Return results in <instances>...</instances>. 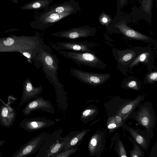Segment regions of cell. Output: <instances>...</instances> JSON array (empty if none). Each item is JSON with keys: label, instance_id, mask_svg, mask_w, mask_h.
<instances>
[{"label": "cell", "instance_id": "6da1fadb", "mask_svg": "<svg viewBox=\"0 0 157 157\" xmlns=\"http://www.w3.org/2000/svg\"><path fill=\"white\" fill-rule=\"evenodd\" d=\"M52 52L51 48L45 44L39 49L33 62L38 70L42 67L46 78L55 88L57 103L62 109H64L68 106L67 93L57 76L59 60Z\"/></svg>", "mask_w": 157, "mask_h": 157}, {"label": "cell", "instance_id": "7a4b0ae2", "mask_svg": "<svg viewBox=\"0 0 157 157\" xmlns=\"http://www.w3.org/2000/svg\"><path fill=\"white\" fill-rule=\"evenodd\" d=\"M45 44L43 38L37 31L32 36L12 35L0 38V52H19L31 64L39 49Z\"/></svg>", "mask_w": 157, "mask_h": 157}, {"label": "cell", "instance_id": "3957f363", "mask_svg": "<svg viewBox=\"0 0 157 157\" xmlns=\"http://www.w3.org/2000/svg\"><path fill=\"white\" fill-rule=\"evenodd\" d=\"M63 130L58 129L47 138L40 149L36 154L35 157H55L60 152L75 133V131L69 133L65 137L61 134Z\"/></svg>", "mask_w": 157, "mask_h": 157}, {"label": "cell", "instance_id": "277c9868", "mask_svg": "<svg viewBox=\"0 0 157 157\" xmlns=\"http://www.w3.org/2000/svg\"><path fill=\"white\" fill-rule=\"evenodd\" d=\"M137 110L134 111L129 115L128 119H132L142 126L145 131L152 139L154 136L156 118L152 105L150 102H146L140 104Z\"/></svg>", "mask_w": 157, "mask_h": 157}, {"label": "cell", "instance_id": "5b68a950", "mask_svg": "<svg viewBox=\"0 0 157 157\" xmlns=\"http://www.w3.org/2000/svg\"><path fill=\"white\" fill-rule=\"evenodd\" d=\"M72 14L71 13H58L44 10L36 16L30 25L34 29L43 30L53 26L59 21Z\"/></svg>", "mask_w": 157, "mask_h": 157}, {"label": "cell", "instance_id": "8992f818", "mask_svg": "<svg viewBox=\"0 0 157 157\" xmlns=\"http://www.w3.org/2000/svg\"><path fill=\"white\" fill-rule=\"evenodd\" d=\"M58 52L64 57L78 64L91 67H96L99 63L98 58L91 52L64 50Z\"/></svg>", "mask_w": 157, "mask_h": 157}, {"label": "cell", "instance_id": "52a82bcc", "mask_svg": "<svg viewBox=\"0 0 157 157\" xmlns=\"http://www.w3.org/2000/svg\"><path fill=\"white\" fill-rule=\"evenodd\" d=\"M49 135L45 132L39 134L21 147L12 157H25L35 154L40 150Z\"/></svg>", "mask_w": 157, "mask_h": 157}, {"label": "cell", "instance_id": "ba28073f", "mask_svg": "<svg viewBox=\"0 0 157 157\" xmlns=\"http://www.w3.org/2000/svg\"><path fill=\"white\" fill-rule=\"evenodd\" d=\"M70 71L72 75L80 82L94 86L103 84L108 80L110 76L108 74L95 73L74 68L70 69Z\"/></svg>", "mask_w": 157, "mask_h": 157}, {"label": "cell", "instance_id": "9c48e42d", "mask_svg": "<svg viewBox=\"0 0 157 157\" xmlns=\"http://www.w3.org/2000/svg\"><path fill=\"white\" fill-rule=\"evenodd\" d=\"M51 47L58 52L61 50L92 52L93 44L90 42L82 41L58 42L49 43Z\"/></svg>", "mask_w": 157, "mask_h": 157}, {"label": "cell", "instance_id": "30bf717a", "mask_svg": "<svg viewBox=\"0 0 157 157\" xmlns=\"http://www.w3.org/2000/svg\"><path fill=\"white\" fill-rule=\"evenodd\" d=\"M16 100L12 95L8 97L6 103L3 101L0 107V124L4 127L9 128L14 123L16 117L15 109L12 107L11 104Z\"/></svg>", "mask_w": 157, "mask_h": 157}, {"label": "cell", "instance_id": "8fae6325", "mask_svg": "<svg viewBox=\"0 0 157 157\" xmlns=\"http://www.w3.org/2000/svg\"><path fill=\"white\" fill-rule=\"evenodd\" d=\"M106 130H98L91 136L88 146L90 156L101 155L105 148Z\"/></svg>", "mask_w": 157, "mask_h": 157}, {"label": "cell", "instance_id": "7c38bea8", "mask_svg": "<svg viewBox=\"0 0 157 157\" xmlns=\"http://www.w3.org/2000/svg\"><path fill=\"white\" fill-rule=\"evenodd\" d=\"M37 110L52 114L55 113L53 105L51 101L44 99L41 96L28 101L22 112L25 116H26L30 114L32 112Z\"/></svg>", "mask_w": 157, "mask_h": 157}, {"label": "cell", "instance_id": "4fadbf2b", "mask_svg": "<svg viewBox=\"0 0 157 157\" xmlns=\"http://www.w3.org/2000/svg\"><path fill=\"white\" fill-rule=\"evenodd\" d=\"M94 33L93 28L88 26H83L56 32L53 33L52 35L57 37L72 40L92 36Z\"/></svg>", "mask_w": 157, "mask_h": 157}, {"label": "cell", "instance_id": "5bb4252c", "mask_svg": "<svg viewBox=\"0 0 157 157\" xmlns=\"http://www.w3.org/2000/svg\"><path fill=\"white\" fill-rule=\"evenodd\" d=\"M54 121L41 117L26 118L22 120L19 126L29 132L51 127L55 124Z\"/></svg>", "mask_w": 157, "mask_h": 157}, {"label": "cell", "instance_id": "9a60e30c", "mask_svg": "<svg viewBox=\"0 0 157 157\" xmlns=\"http://www.w3.org/2000/svg\"><path fill=\"white\" fill-rule=\"evenodd\" d=\"M43 90L41 85L38 86H34L31 80L29 78H26L23 83V89L21 101L17 107V109L18 110L22 105L29 101L31 99L38 97Z\"/></svg>", "mask_w": 157, "mask_h": 157}, {"label": "cell", "instance_id": "2e32d148", "mask_svg": "<svg viewBox=\"0 0 157 157\" xmlns=\"http://www.w3.org/2000/svg\"><path fill=\"white\" fill-rule=\"evenodd\" d=\"M123 130L127 131L130 136L146 151L148 150L150 144V137L145 131L134 128L123 122L121 126Z\"/></svg>", "mask_w": 157, "mask_h": 157}, {"label": "cell", "instance_id": "e0dca14e", "mask_svg": "<svg viewBox=\"0 0 157 157\" xmlns=\"http://www.w3.org/2000/svg\"><path fill=\"white\" fill-rule=\"evenodd\" d=\"M44 10L58 13H69L73 14L80 11L81 8L78 3L75 0H69L61 3L48 6Z\"/></svg>", "mask_w": 157, "mask_h": 157}, {"label": "cell", "instance_id": "ac0fdd59", "mask_svg": "<svg viewBox=\"0 0 157 157\" xmlns=\"http://www.w3.org/2000/svg\"><path fill=\"white\" fill-rule=\"evenodd\" d=\"M145 95H139L133 100L129 99L125 102L118 111L117 114L121 117L124 122L128 119L130 114L138 107L144 100Z\"/></svg>", "mask_w": 157, "mask_h": 157}, {"label": "cell", "instance_id": "d6986e66", "mask_svg": "<svg viewBox=\"0 0 157 157\" xmlns=\"http://www.w3.org/2000/svg\"><path fill=\"white\" fill-rule=\"evenodd\" d=\"M128 100L120 98H115L105 102L104 105L108 117L113 116L117 114L122 105Z\"/></svg>", "mask_w": 157, "mask_h": 157}, {"label": "cell", "instance_id": "ffe728a7", "mask_svg": "<svg viewBox=\"0 0 157 157\" xmlns=\"http://www.w3.org/2000/svg\"><path fill=\"white\" fill-rule=\"evenodd\" d=\"M116 27L123 34L128 37L143 40H147L150 39V38L146 35L130 28L124 22L118 23Z\"/></svg>", "mask_w": 157, "mask_h": 157}, {"label": "cell", "instance_id": "44dd1931", "mask_svg": "<svg viewBox=\"0 0 157 157\" xmlns=\"http://www.w3.org/2000/svg\"><path fill=\"white\" fill-rule=\"evenodd\" d=\"M90 131V129H83L77 132L70 138V140L63 148L65 150L78 146L80 145L85 136Z\"/></svg>", "mask_w": 157, "mask_h": 157}, {"label": "cell", "instance_id": "7402d4cb", "mask_svg": "<svg viewBox=\"0 0 157 157\" xmlns=\"http://www.w3.org/2000/svg\"><path fill=\"white\" fill-rule=\"evenodd\" d=\"M98 112V108L96 106L89 105L82 112L80 117V120L83 123H87L94 120Z\"/></svg>", "mask_w": 157, "mask_h": 157}, {"label": "cell", "instance_id": "603a6c76", "mask_svg": "<svg viewBox=\"0 0 157 157\" xmlns=\"http://www.w3.org/2000/svg\"><path fill=\"white\" fill-rule=\"evenodd\" d=\"M53 2V0H34L21 7L23 10H36L45 9Z\"/></svg>", "mask_w": 157, "mask_h": 157}, {"label": "cell", "instance_id": "cb8c5ba5", "mask_svg": "<svg viewBox=\"0 0 157 157\" xmlns=\"http://www.w3.org/2000/svg\"><path fill=\"white\" fill-rule=\"evenodd\" d=\"M113 137L116 141L114 148L118 156L120 157H127L128 156L124 145L120 138L118 134L115 133Z\"/></svg>", "mask_w": 157, "mask_h": 157}, {"label": "cell", "instance_id": "d4e9b609", "mask_svg": "<svg viewBox=\"0 0 157 157\" xmlns=\"http://www.w3.org/2000/svg\"><path fill=\"white\" fill-rule=\"evenodd\" d=\"M133 144V149L129 151L130 157H144L145 154L143 150L133 139L126 136Z\"/></svg>", "mask_w": 157, "mask_h": 157}, {"label": "cell", "instance_id": "484cf974", "mask_svg": "<svg viewBox=\"0 0 157 157\" xmlns=\"http://www.w3.org/2000/svg\"><path fill=\"white\" fill-rule=\"evenodd\" d=\"M106 125L109 133L113 132L121 127V125L116 122L113 116L108 117L106 122Z\"/></svg>", "mask_w": 157, "mask_h": 157}, {"label": "cell", "instance_id": "4316f807", "mask_svg": "<svg viewBox=\"0 0 157 157\" xmlns=\"http://www.w3.org/2000/svg\"><path fill=\"white\" fill-rule=\"evenodd\" d=\"M78 149V146H76L65 150L63 152H59L55 156V157H68L71 155L75 153Z\"/></svg>", "mask_w": 157, "mask_h": 157}, {"label": "cell", "instance_id": "83f0119b", "mask_svg": "<svg viewBox=\"0 0 157 157\" xmlns=\"http://www.w3.org/2000/svg\"><path fill=\"white\" fill-rule=\"evenodd\" d=\"M153 0H142L141 6L143 10L147 13L151 12Z\"/></svg>", "mask_w": 157, "mask_h": 157}, {"label": "cell", "instance_id": "f1b7e54d", "mask_svg": "<svg viewBox=\"0 0 157 157\" xmlns=\"http://www.w3.org/2000/svg\"><path fill=\"white\" fill-rule=\"evenodd\" d=\"M148 52H144L141 54L136 58L132 63L130 67H132L136 65L139 62H143L145 61L149 56Z\"/></svg>", "mask_w": 157, "mask_h": 157}, {"label": "cell", "instance_id": "f546056e", "mask_svg": "<svg viewBox=\"0 0 157 157\" xmlns=\"http://www.w3.org/2000/svg\"><path fill=\"white\" fill-rule=\"evenodd\" d=\"M132 52H129L124 54L121 58V60L124 62H127L131 60L134 55Z\"/></svg>", "mask_w": 157, "mask_h": 157}, {"label": "cell", "instance_id": "4dcf8cb0", "mask_svg": "<svg viewBox=\"0 0 157 157\" xmlns=\"http://www.w3.org/2000/svg\"><path fill=\"white\" fill-rule=\"evenodd\" d=\"M128 0H117V14L119 13L121 9L127 3Z\"/></svg>", "mask_w": 157, "mask_h": 157}, {"label": "cell", "instance_id": "1f68e13d", "mask_svg": "<svg viewBox=\"0 0 157 157\" xmlns=\"http://www.w3.org/2000/svg\"><path fill=\"white\" fill-rule=\"evenodd\" d=\"M100 22L103 24H108L110 21V17L105 13H102L99 17Z\"/></svg>", "mask_w": 157, "mask_h": 157}, {"label": "cell", "instance_id": "d6a6232c", "mask_svg": "<svg viewBox=\"0 0 157 157\" xmlns=\"http://www.w3.org/2000/svg\"><path fill=\"white\" fill-rule=\"evenodd\" d=\"M127 87L136 90H139V88L136 82L132 81L129 82L127 85Z\"/></svg>", "mask_w": 157, "mask_h": 157}, {"label": "cell", "instance_id": "836d02e7", "mask_svg": "<svg viewBox=\"0 0 157 157\" xmlns=\"http://www.w3.org/2000/svg\"><path fill=\"white\" fill-rule=\"evenodd\" d=\"M148 78L151 81H157V72H156L151 73L149 75Z\"/></svg>", "mask_w": 157, "mask_h": 157}, {"label": "cell", "instance_id": "e575fe53", "mask_svg": "<svg viewBox=\"0 0 157 157\" xmlns=\"http://www.w3.org/2000/svg\"><path fill=\"white\" fill-rule=\"evenodd\" d=\"M157 143H155V144L153 147L150 153L149 157H155V155L157 156Z\"/></svg>", "mask_w": 157, "mask_h": 157}, {"label": "cell", "instance_id": "d590c367", "mask_svg": "<svg viewBox=\"0 0 157 157\" xmlns=\"http://www.w3.org/2000/svg\"><path fill=\"white\" fill-rule=\"evenodd\" d=\"M5 143V141L4 140H0V147L3 145Z\"/></svg>", "mask_w": 157, "mask_h": 157}, {"label": "cell", "instance_id": "8d00e7d4", "mask_svg": "<svg viewBox=\"0 0 157 157\" xmlns=\"http://www.w3.org/2000/svg\"><path fill=\"white\" fill-rule=\"evenodd\" d=\"M11 1L13 3L17 4L18 3V0H9Z\"/></svg>", "mask_w": 157, "mask_h": 157}, {"label": "cell", "instance_id": "74e56055", "mask_svg": "<svg viewBox=\"0 0 157 157\" xmlns=\"http://www.w3.org/2000/svg\"><path fill=\"white\" fill-rule=\"evenodd\" d=\"M1 154H0V157H1Z\"/></svg>", "mask_w": 157, "mask_h": 157}, {"label": "cell", "instance_id": "f35d334b", "mask_svg": "<svg viewBox=\"0 0 157 157\" xmlns=\"http://www.w3.org/2000/svg\"><path fill=\"white\" fill-rule=\"evenodd\" d=\"M0 100H1L0 99Z\"/></svg>", "mask_w": 157, "mask_h": 157}, {"label": "cell", "instance_id": "ab89813d", "mask_svg": "<svg viewBox=\"0 0 157 157\" xmlns=\"http://www.w3.org/2000/svg\"></svg>", "mask_w": 157, "mask_h": 157}]
</instances>
